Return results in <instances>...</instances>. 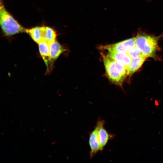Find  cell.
<instances>
[{
  "label": "cell",
  "instance_id": "1",
  "mask_svg": "<svg viewBox=\"0 0 163 163\" xmlns=\"http://www.w3.org/2000/svg\"><path fill=\"white\" fill-rule=\"evenodd\" d=\"M102 56L108 78L113 83L121 85L128 75L127 68L107 55Z\"/></svg>",
  "mask_w": 163,
  "mask_h": 163
},
{
  "label": "cell",
  "instance_id": "2",
  "mask_svg": "<svg viewBox=\"0 0 163 163\" xmlns=\"http://www.w3.org/2000/svg\"><path fill=\"white\" fill-rule=\"evenodd\" d=\"M0 24L3 32L8 36L26 32L27 29L21 26L6 10L2 0L0 1Z\"/></svg>",
  "mask_w": 163,
  "mask_h": 163
},
{
  "label": "cell",
  "instance_id": "3",
  "mask_svg": "<svg viewBox=\"0 0 163 163\" xmlns=\"http://www.w3.org/2000/svg\"><path fill=\"white\" fill-rule=\"evenodd\" d=\"M136 46L146 57H154L158 48L157 37L146 34H139L136 37Z\"/></svg>",
  "mask_w": 163,
  "mask_h": 163
},
{
  "label": "cell",
  "instance_id": "4",
  "mask_svg": "<svg viewBox=\"0 0 163 163\" xmlns=\"http://www.w3.org/2000/svg\"><path fill=\"white\" fill-rule=\"evenodd\" d=\"M104 124V120L99 118L95 126L97 130L101 151L103 150L108 141L114 137L113 134L109 133L105 129Z\"/></svg>",
  "mask_w": 163,
  "mask_h": 163
},
{
  "label": "cell",
  "instance_id": "5",
  "mask_svg": "<svg viewBox=\"0 0 163 163\" xmlns=\"http://www.w3.org/2000/svg\"><path fill=\"white\" fill-rule=\"evenodd\" d=\"M136 37L129 38L113 44L103 46L104 50H110L119 52L127 53L136 46Z\"/></svg>",
  "mask_w": 163,
  "mask_h": 163
},
{
  "label": "cell",
  "instance_id": "6",
  "mask_svg": "<svg viewBox=\"0 0 163 163\" xmlns=\"http://www.w3.org/2000/svg\"><path fill=\"white\" fill-rule=\"evenodd\" d=\"M89 144L90 149L89 152L90 157L91 158L98 152L100 151V142L97 130L96 127L90 134Z\"/></svg>",
  "mask_w": 163,
  "mask_h": 163
},
{
  "label": "cell",
  "instance_id": "7",
  "mask_svg": "<svg viewBox=\"0 0 163 163\" xmlns=\"http://www.w3.org/2000/svg\"><path fill=\"white\" fill-rule=\"evenodd\" d=\"M107 51V55L127 68L131 60V58L126 53L119 52L110 50Z\"/></svg>",
  "mask_w": 163,
  "mask_h": 163
},
{
  "label": "cell",
  "instance_id": "8",
  "mask_svg": "<svg viewBox=\"0 0 163 163\" xmlns=\"http://www.w3.org/2000/svg\"><path fill=\"white\" fill-rule=\"evenodd\" d=\"M50 63L53 62L58 58L65 50L57 41L55 40L49 43Z\"/></svg>",
  "mask_w": 163,
  "mask_h": 163
},
{
  "label": "cell",
  "instance_id": "9",
  "mask_svg": "<svg viewBox=\"0 0 163 163\" xmlns=\"http://www.w3.org/2000/svg\"><path fill=\"white\" fill-rule=\"evenodd\" d=\"M146 57L142 54L137 57L131 58L130 64L127 68L128 75H131L137 70L144 62Z\"/></svg>",
  "mask_w": 163,
  "mask_h": 163
},
{
  "label": "cell",
  "instance_id": "10",
  "mask_svg": "<svg viewBox=\"0 0 163 163\" xmlns=\"http://www.w3.org/2000/svg\"><path fill=\"white\" fill-rule=\"evenodd\" d=\"M45 27H36L30 29H27L28 33L32 39L38 44L44 40Z\"/></svg>",
  "mask_w": 163,
  "mask_h": 163
},
{
  "label": "cell",
  "instance_id": "11",
  "mask_svg": "<svg viewBox=\"0 0 163 163\" xmlns=\"http://www.w3.org/2000/svg\"><path fill=\"white\" fill-rule=\"evenodd\" d=\"M39 51L46 65L49 70L50 63L49 43L43 40L38 43Z\"/></svg>",
  "mask_w": 163,
  "mask_h": 163
},
{
  "label": "cell",
  "instance_id": "12",
  "mask_svg": "<svg viewBox=\"0 0 163 163\" xmlns=\"http://www.w3.org/2000/svg\"><path fill=\"white\" fill-rule=\"evenodd\" d=\"M56 34L55 31L52 28L45 27L44 40L49 43L56 40Z\"/></svg>",
  "mask_w": 163,
  "mask_h": 163
},
{
  "label": "cell",
  "instance_id": "13",
  "mask_svg": "<svg viewBox=\"0 0 163 163\" xmlns=\"http://www.w3.org/2000/svg\"><path fill=\"white\" fill-rule=\"evenodd\" d=\"M126 53L131 58L137 57L142 54L136 46L130 49Z\"/></svg>",
  "mask_w": 163,
  "mask_h": 163
}]
</instances>
